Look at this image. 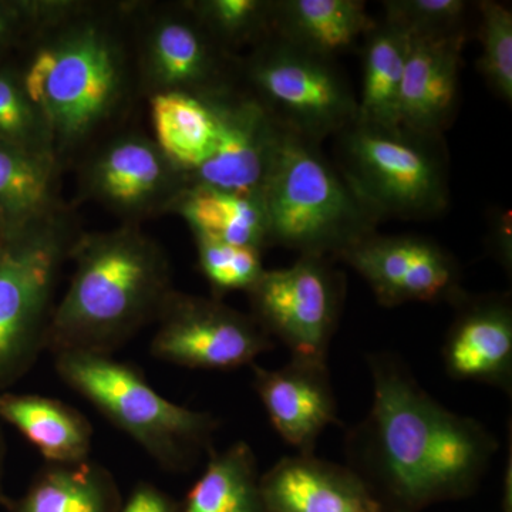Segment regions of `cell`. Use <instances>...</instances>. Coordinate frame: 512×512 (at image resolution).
Here are the masks:
<instances>
[{"label":"cell","mask_w":512,"mask_h":512,"mask_svg":"<svg viewBox=\"0 0 512 512\" xmlns=\"http://www.w3.org/2000/svg\"><path fill=\"white\" fill-rule=\"evenodd\" d=\"M150 110L154 141L184 178L212 156L218 138V119L207 97L154 94L150 96Z\"/></svg>","instance_id":"cb8c5ba5"},{"label":"cell","mask_w":512,"mask_h":512,"mask_svg":"<svg viewBox=\"0 0 512 512\" xmlns=\"http://www.w3.org/2000/svg\"><path fill=\"white\" fill-rule=\"evenodd\" d=\"M0 146L57 158L49 128L12 60L0 64Z\"/></svg>","instance_id":"83f0119b"},{"label":"cell","mask_w":512,"mask_h":512,"mask_svg":"<svg viewBox=\"0 0 512 512\" xmlns=\"http://www.w3.org/2000/svg\"><path fill=\"white\" fill-rule=\"evenodd\" d=\"M375 22L362 0H275L272 33L306 52L335 60L363 40Z\"/></svg>","instance_id":"ffe728a7"},{"label":"cell","mask_w":512,"mask_h":512,"mask_svg":"<svg viewBox=\"0 0 512 512\" xmlns=\"http://www.w3.org/2000/svg\"><path fill=\"white\" fill-rule=\"evenodd\" d=\"M508 214H504L495 227V254L500 258L501 264L511 268V229Z\"/></svg>","instance_id":"836d02e7"},{"label":"cell","mask_w":512,"mask_h":512,"mask_svg":"<svg viewBox=\"0 0 512 512\" xmlns=\"http://www.w3.org/2000/svg\"><path fill=\"white\" fill-rule=\"evenodd\" d=\"M247 293L252 318L292 359L328 363L345 295L328 258L301 255L288 268L265 269Z\"/></svg>","instance_id":"9c48e42d"},{"label":"cell","mask_w":512,"mask_h":512,"mask_svg":"<svg viewBox=\"0 0 512 512\" xmlns=\"http://www.w3.org/2000/svg\"><path fill=\"white\" fill-rule=\"evenodd\" d=\"M184 187V174L156 141L141 134H124L104 144L83 173L87 195L128 220L170 211Z\"/></svg>","instance_id":"5bb4252c"},{"label":"cell","mask_w":512,"mask_h":512,"mask_svg":"<svg viewBox=\"0 0 512 512\" xmlns=\"http://www.w3.org/2000/svg\"><path fill=\"white\" fill-rule=\"evenodd\" d=\"M16 235L18 234H15V232L3 222L2 218H0V256L5 254L6 249L9 248L10 242L13 241Z\"/></svg>","instance_id":"d590c367"},{"label":"cell","mask_w":512,"mask_h":512,"mask_svg":"<svg viewBox=\"0 0 512 512\" xmlns=\"http://www.w3.org/2000/svg\"><path fill=\"white\" fill-rule=\"evenodd\" d=\"M269 245L338 259L382 218L353 190L319 144L292 131L281 140L261 190Z\"/></svg>","instance_id":"277c9868"},{"label":"cell","mask_w":512,"mask_h":512,"mask_svg":"<svg viewBox=\"0 0 512 512\" xmlns=\"http://www.w3.org/2000/svg\"><path fill=\"white\" fill-rule=\"evenodd\" d=\"M181 512H266L254 450L238 441L210 451L204 473L192 485Z\"/></svg>","instance_id":"484cf974"},{"label":"cell","mask_w":512,"mask_h":512,"mask_svg":"<svg viewBox=\"0 0 512 512\" xmlns=\"http://www.w3.org/2000/svg\"><path fill=\"white\" fill-rule=\"evenodd\" d=\"M466 30L412 37L400 93V127L443 136L457 107Z\"/></svg>","instance_id":"e0dca14e"},{"label":"cell","mask_w":512,"mask_h":512,"mask_svg":"<svg viewBox=\"0 0 512 512\" xmlns=\"http://www.w3.org/2000/svg\"><path fill=\"white\" fill-rule=\"evenodd\" d=\"M275 0H192L185 8L231 52L232 47L258 45L274 30Z\"/></svg>","instance_id":"4316f807"},{"label":"cell","mask_w":512,"mask_h":512,"mask_svg":"<svg viewBox=\"0 0 512 512\" xmlns=\"http://www.w3.org/2000/svg\"><path fill=\"white\" fill-rule=\"evenodd\" d=\"M412 36L396 23L375 22L363 37V83L357 99L359 123L400 127V93Z\"/></svg>","instance_id":"603a6c76"},{"label":"cell","mask_w":512,"mask_h":512,"mask_svg":"<svg viewBox=\"0 0 512 512\" xmlns=\"http://www.w3.org/2000/svg\"><path fill=\"white\" fill-rule=\"evenodd\" d=\"M456 319L444 340L447 375L460 382L512 387V305L507 295H487L457 302Z\"/></svg>","instance_id":"2e32d148"},{"label":"cell","mask_w":512,"mask_h":512,"mask_svg":"<svg viewBox=\"0 0 512 512\" xmlns=\"http://www.w3.org/2000/svg\"><path fill=\"white\" fill-rule=\"evenodd\" d=\"M234 66L231 52L212 39L184 3L147 16L138 49V72L150 96L224 92L235 87Z\"/></svg>","instance_id":"8fae6325"},{"label":"cell","mask_w":512,"mask_h":512,"mask_svg":"<svg viewBox=\"0 0 512 512\" xmlns=\"http://www.w3.org/2000/svg\"><path fill=\"white\" fill-rule=\"evenodd\" d=\"M6 464H8V443H6L5 431L0 424V505L6 508L9 497L5 491Z\"/></svg>","instance_id":"e575fe53"},{"label":"cell","mask_w":512,"mask_h":512,"mask_svg":"<svg viewBox=\"0 0 512 512\" xmlns=\"http://www.w3.org/2000/svg\"><path fill=\"white\" fill-rule=\"evenodd\" d=\"M59 160L0 146V218L15 234L53 217Z\"/></svg>","instance_id":"d4e9b609"},{"label":"cell","mask_w":512,"mask_h":512,"mask_svg":"<svg viewBox=\"0 0 512 512\" xmlns=\"http://www.w3.org/2000/svg\"><path fill=\"white\" fill-rule=\"evenodd\" d=\"M251 367L255 392L279 436L299 454H313L323 430L338 421L328 363L291 359L281 369Z\"/></svg>","instance_id":"9a60e30c"},{"label":"cell","mask_w":512,"mask_h":512,"mask_svg":"<svg viewBox=\"0 0 512 512\" xmlns=\"http://www.w3.org/2000/svg\"><path fill=\"white\" fill-rule=\"evenodd\" d=\"M204 97L217 114V144L212 156L185 177V185L261 195L284 128L247 90L231 87Z\"/></svg>","instance_id":"4fadbf2b"},{"label":"cell","mask_w":512,"mask_h":512,"mask_svg":"<svg viewBox=\"0 0 512 512\" xmlns=\"http://www.w3.org/2000/svg\"><path fill=\"white\" fill-rule=\"evenodd\" d=\"M119 483L109 468L92 458L50 464L37 471L25 493L10 500V512H120Z\"/></svg>","instance_id":"44dd1931"},{"label":"cell","mask_w":512,"mask_h":512,"mask_svg":"<svg viewBox=\"0 0 512 512\" xmlns=\"http://www.w3.org/2000/svg\"><path fill=\"white\" fill-rule=\"evenodd\" d=\"M194 238L201 272L218 295L232 291L248 292L264 274L259 249L211 238Z\"/></svg>","instance_id":"f546056e"},{"label":"cell","mask_w":512,"mask_h":512,"mask_svg":"<svg viewBox=\"0 0 512 512\" xmlns=\"http://www.w3.org/2000/svg\"><path fill=\"white\" fill-rule=\"evenodd\" d=\"M261 493L266 512H386L355 471L313 454L281 458Z\"/></svg>","instance_id":"ac0fdd59"},{"label":"cell","mask_w":512,"mask_h":512,"mask_svg":"<svg viewBox=\"0 0 512 512\" xmlns=\"http://www.w3.org/2000/svg\"><path fill=\"white\" fill-rule=\"evenodd\" d=\"M464 0H386L384 18L412 37L444 36L463 30Z\"/></svg>","instance_id":"4dcf8cb0"},{"label":"cell","mask_w":512,"mask_h":512,"mask_svg":"<svg viewBox=\"0 0 512 512\" xmlns=\"http://www.w3.org/2000/svg\"><path fill=\"white\" fill-rule=\"evenodd\" d=\"M120 512H181V505L156 484L141 481L128 495Z\"/></svg>","instance_id":"d6a6232c"},{"label":"cell","mask_w":512,"mask_h":512,"mask_svg":"<svg viewBox=\"0 0 512 512\" xmlns=\"http://www.w3.org/2000/svg\"><path fill=\"white\" fill-rule=\"evenodd\" d=\"M22 46L25 55L13 64L60 163L123 109L131 80L126 43L113 20L69 2Z\"/></svg>","instance_id":"7a4b0ae2"},{"label":"cell","mask_w":512,"mask_h":512,"mask_svg":"<svg viewBox=\"0 0 512 512\" xmlns=\"http://www.w3.org/2000/svg\"><path fill=\"white\" fill-rule=\"evenodd\" d=\"M64 384L92 403L168 473H187L212 450L218 420L165 399L140 370L110 355H55Z\"/></svg>","instance_id":"5b68a950"},{"label":"cell","mask_w":512,"mask_h":512,"mask_svg":"<svg viewBox=\"0 0 512 512\" xmlns=\"http://www.w3.org/2000/svg\"><path fill=\"white\" fill-rule=\"evenodd\" d=\"M156 325L151 355L188 369H237L275 346L251 315L183 292L170 293Z\"/></svg>","instance_id":"30bf717a"},{"label":"cell","mask_w":512,"mask_h":512,"mask_svg":"<svg viewBox=\"0 0 512 512\" xmlns=\"http://www.w3.org/2000/svg\"><path fill=\"white\" fill-rule=\"evenodd\" d=\"M74 271L56 303L46 352L110 355L156 323L174 291L164 249L134 224L79 235Z\"/></svg>","instance_id":"3957f363"},{"label":"cell","mask_w":512,"mask_h":512,"mask_svg":"<svg viewBox=\"0 0 512 512\" xmlns=\"http://www.w3.org/2000/svg\"><path fill=\"white\" fill-rule=\"evenodd\" d=\"M76 238L57 212L19 232L0 256V393L46 352L57 281Z\"/></svg>","instance_id":"52a82bcc"},{"label":"cell","mask_w":512,"mask_h":512,"mask_svg":"<svg viewBox=\"0 0 512 512\" xmlns=\"http://www.w3.org/2000/svg\"><path fill=\"white\" fill-rule=\"evenodd\" d=\"M369 366L372 409L350 431V470L403 511L471 493L497 453L493 434L434 400L396 357L379 353Z\"/></svg>","instance_id":"6da1fadb"},{"label":"cell","mask_w":512,"mask_h":512,"mask_svg":"<svg viewBox=\"0 0 512 512\" xmlns=\"http://www.w3.org/2000/svg\"><path fill=\"white\" fill-rule=\"evenodd\" d=\"M170 211L180 215L194 237L262 249L269 247L261 195L238 194L205 185H185Z\"/></svg>","instance_id":"7402d4cb"},{"label":"cell","mask_w":512,"mask_h":512,"mask_svg":"<svg viewBox=\"0 0 512 512\" xmlns=\"http://www.w3.org/2000/svg\"><path fill=\"white\" fill-rule=\"evenodd\" d=\"M0 421L18 430L46 463H79L92 453V424L62 400L40 394L2 392Z\"/></svg>","instance_id":"d6986e66"},{"label":"cell","mask_w":512,"mask_h":512,"mask_svg":"<svg viewBox=\"0 0 512 512\" xmlns=\"http://www.w3.org/2000/svg\"><path fill=\"white\" fill-rule=\"evenodd\" d=\"M340 173L384 217H437L450 202L443 136L355 121L338 136Z\"/></svg>","instance_id":"8992f818"},{"label":"cell","mask_w":512,"mask_h":512,"mask_svg":"<svg viewBox=\"0 0 512 512\" xmlns=\"http://www.w3.org/2000/svg\"><path fill=\"white\" fill-rule=\"evenodd\" d=\"M50 2L0 0V64L25 43L30 33L45 20Z\"/></svg>","instance_id":"1f68e13d"},{"label":"cell","mask_w":512,"mask_h":512,"mask_svg":"<svg viewBox=\"0 0 512 512\" xmlns=\"http://www.w3.org/2000/svg\"><path fill=\"white\" fill-rule=\"evenodd\" d=\"M251 93L276 123L320 144L357 119V97L335 60L313 55L272 33L239 63Z\"/></svg>","instance_id":"ba28073f"},{"label":"cell","mask_w":512,"mask_h":512,"mask_svg":"<svg viewBox=\"0 0 512 512\" xmlns=\"http://www.w3.org/2000/svg\"><path fill=\"white\" fill-rule=\"evenodd\" d=\"M372 288L382 306L409 302L457 303L466 296L461 272L446 249L414 235L373 234L338 256Z\"/></svg>","instance_id":"7c38bea8"},{"label":"cell","mask_w":512,"mask_h":512,"mask_svg":"<svg viewBox=\"0 0 512 512\" xmlns=\"http://www.w3.org/2000/svg\"><path fill=\"white\" fill-rule=\"evenodd\" d=\"M480 10L481 74L504 101H512V12L494 0L478 2Z\"/></svg>","instance_id":"f1b7e54d"}]
</instances>
